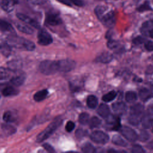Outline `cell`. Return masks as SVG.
Returning <instances> with one entry per match:
<instances>
[{
  "mask_svg": "<svg viewBox=\"0 0 153 153\" xmlns=\"http://www.w3.org/2000/svg\"><path fill=\"white\" fill-rule=\"evenodd\" d=\"M7 42L11 47L23 50L33 51L35 48V45L33 42L18 36H9L7 39Z\"/></svg>",
  "mask_w": 153,
  "mask_h": 153,
  "instance_id": "obj_1",
  "label": "cell"
},
{
  "mask_svg": "<svg viewBox=\"0 0 153 153\" xmlns=\"http://www.w3.org/2000/svg\"><path fill=\"white\" fill-rule=\"evenodd\" d=\"M144 110V106L140 103H136L130 108L128 123L133 126H137L141 121Z\"/></svg>",
  "mask_w": 153,
  "mask_h": 153,
  "instance_id": "obj_2",
  "label": "cell"
},
{
  "mask_svg": "<svg viewBox=\"0 0 153 153\" xmlns=\"http://www.w3.org/2000/svg\"><path fill=\"white\" fill-rule=\"evenodd\" d=\"M62 123V120L60 117L56 118L45 128V130L37 136L36 141L38 142H41L47 139L57 130V128L61 125Z\"/></svg>",
  "mask_w": 153,
  "mask_h": 153,
  "instance_id": "obj_3",
  "label": "cell"
},
{
  "mask_svg": "<svg viewBox=\"0 0 153 153\" xmlns=\"http://www.w3.org/2000/svg\"><path fill=\"white\" fill-rule=\"evenodd\" d=\"M39 69L44 75L54 74L59 71L57 61L44 60L39 64Z\"/></svg>",
  "mask_w": 153,
  "mask_h": 153,
  "instance_id": "obj_4",
  "label": "cell"
},
{
  "mask_svg": "<svg viewBox=\"0 0 153 153\" xmlns=\"http://www.w3.org/2000/svg\"><path fill=\"white\" fill-rule=\"evenodd\" d=\"M102 23L108 27H113L115 24V16L113 11L107 10L99 18Z\"/></svg>",
  "mask_w": 153,
  "mask_h": 153,
  "instance_id": "obj_5",
  "label": "cell"
},
{
  "mask_svg": "<svg viewBox=\"0 0 153 153\" xmlns=\"http://www.w3.org/2000/svg\"><path fill=\"white\" fill-rule=\"evenodd\" d=\"M90 139L95 143L105 144L109 141V136L102 131L96 130L92 132L90 134Z\"/></svg>",
  "mask_w": 153,
  "mask_h": 153,
  "instance_id": "obj_6",
  "label": "cell"
},
{
  "mask_svg": "<svg viewBox=\"0 0 153 153\" xmlns=\"http://www.w3.org/2000/svg\"><path fill=\"white\" fill-rule=\"evenodd\" d=\"M38 42L41 45H48L53 42V38L46 30L40 29L38 33Z\"/></svg>",
  "mask_w": 153,
  "mask_h": 153,
  "instance_id": "obj_7",
  "label": "cell"
},
{
  "mask_svg": "<svg viewBox=\"0 0 153 153\" xmlns=\"http://www.w3.org/2000/svg\"><path fill=\"white\" fill-rule=\"evenodd\" d=\"M120 131L122 135L128 141L133 142H135L137 138V134L136 132L131 128L128 126H123L121 127Z\"/></svg>",
  "mask_w": 153,
  "mask_h": 153,
  "instance_id": "obj_8",
  "label": "cell"
},
{
  "mask_svg": "<svg viewBox=\"0 0 153 153\" xmlns=\"http://www.w3.org/2000/svg\"><path fill=\"white\" fill-rule=\"evenodd\" d=\"M59 71L69 72L72 70L75 66V62L71 59H63L57 61Z\"/></svg>",
  "mask_w": 153,
  "mask_h": 153,
  "instance_id": "obj_9",
  "label": "cell"
},
{
  "mask_svg": "<svg viewBox=\"0 0 153 153\" xmlns=\"http://www.w3.org/2000/svg\"><path fill=\"white\" fill-rule=\"evenodd\" d=\"M62 20L59 14L55 12H49L45 16V23L50 26H57L61 24Z\"/></svg>",
  "mask_w": 153,
  "mask_h": 153,
  "instance_id": "obj_10",
  "label": "cell"
},
{
  "mask_svg": "<svg viewBox=\"0 0 153 153\" xmlns=\"http://www.w3.org/2000/svg\"><path fill=\"white\" fill-rule=\"evenodd\" d=\"M120 121V118L117 115L114 116L109 115L106 118V124L110 127L109 128L111 130L117 131L120 129L121 127Z\"/></svg>",
  "mask_w": 153,
  "mask_h": 153,
  "instance_id": "obj_11",
  "label": "cell"
},
{
  "mask_svg": "<svg viewBox=\"0 0 153 153\" xmlns=\"http://www.w3.org/2000/svg\"><path fill=\"white\" fill-rule=\"evenodd\" d=\"M17 3L18 0H0V7L5 11L9 13L14 10Z\"/></svg>",
  "mask_w": 153,
  "mask_h": 153,
  "instance_id": "obj_12",
  "label": "cell"
},
{
  "mask_svg": "<svg viewBox=\"0 0 153 153\" xmlns=\"http://www.w3.org/2000/svg\"><path fill=\"white\" fill-rule=\"evenodd\" d=\"M140 122L145 128H150L153 124L152 113L150 111H148L142 115Z\"/></svg>",
  "mask_w": 153,
  "mask_h": 153,
  "instance_id": "obj_13",
  "label": "cell"
},
{
  "mask_svg": "<svg viewBox=\"0 0 153 153\" xmlns=\"http://www.w3.org/2000/svg\"><path fill=\"white\" fill-rule=\"evenodd\" d=\"M16 16L20 20H22L23 22L32 26V27L37 28V29L40 28V26H39V23L38 22H36V20H35L34 19L30 18V17H29V16H26L24 14H22V13H17L16 14Z\"/></svg>",
  "mask_w": 153,
  "mask_h": 153,
  "instance_id": "obj_14",
  "label": "cell"
},
{
  "mask_svg": "<svg viewBox=\"0 0 153 153\" xmlns=\"http://www.w3.org/2000/svg\"><path fill=\"white\" fill-rule=\"evenodd\" d=\"M112 108L117 115H123L126 112L127 106L123 102H117L112 104Z\"/></svg>",
  "mask_w": 153,
  "mask_h": 153,
  "instance_id": "obj_15",
  "label": "cell"
},
{
  "mask_svg": "<svg viewBox=\"0 0 153 153\" xmlns=\"http://www.w3.org/2000/svg\"><path fill=\"white\" fill-rule=\"evenodd\" d=\"M139 96L143 102H146L153 97V93L146 88H142L139 91Z\"/></svg>",
  "mask_w": 153,
  "mask_h": 153,
  "instance_id": "obj_16",
  "label": "cell"
},
{
  "mask_svg": "<svg viewBox=\"0 0 153 153\" xmlns=\"http://www.w3.org/2000/svg\"><path fill=\"white\" fill-rule=\"evenodd\" d=\"M97 112L100 117L104 118H106L110 115V109L109 106L104 103H102L99 105Z\"/></svg>",
  "mask_w": 153,
  "mask_h": 153,
  "instance_id": "obj_17",
  "label": "cell"
},
{
  "mask_svg": "<svg viewBox=\"0 0 153 153\" xmlns=\"http://www.w3.org/2000/svg\"><path fill=\"white\" fill-rule=\"evenodd\" d=\"M113 56L111 53L105 52L100 54L99 56H97L96 58V61L103 63H107L111 62Z\"/></svg>",
  "mask_w": 153,
  "mask_h": 153,
  "instance_id": "obj_18",
  "label": "cell"
},
{
  "mask_svg": "<svg viewBox=\"0 0 153 153\" xmlns=\"http://www.w3.org/2000/svg\"><path fill=\"white\" fill-rule=\"evenodd\" d=\"M25 80V75L21 74L12 77L10 80V82L14 85L20 86L24 82Z\"/></svg>",
  "mask_w": 153,
  "mask_h": 153,
  "instance_id": "obj_19",
  "label": "cell"
},
{
  "mask_svg": "<svg viewBox=\"0 0 153 153\" xmlns=\"http://www.w3.org/2000/svg\"><path fill=\"white\" fill-rule=\"evenodd\" d=\"M11 46L7 42H2L0 44V51L3 55L5 56H8L11 54Z\"/></svg>",
  "mask_w": 153,
  "mask_h": 153,
  "instance_id": "obj_20",
  "label": "cell"
},
{
  "mask_svg": "<svg viewBox=\"0 0 153 153\" xmlns=\"http://www.w3.org/2000/svg\"><path fill=\"white\" fill-rule=\"evenodd\" d=\"M0 30L1 32H7L14 31V29L10 23H9L8 22L0 19Z\"/></svg>",
  "mask_w": 153,
  "mask_h": 153,
  "instance_id": "obj_21",
  "label": "cell"
},
{
  "mask_svg": "<svg viewBox=\"0 0 153 153\" xmlns=\"http://www.w3.org/2000/svg\"><path fill=\"white\" fill-rule=\"evenodd\" d=\"M112 142L114 144L120 146H126L127 145V142L119 135L115 134L112 137Z\"/></svg>",
  "mask_w": 153,
  "mask_h": 153,
  "instance_id": "obj_22",
  "label": "cell"
},
{
  "mask_svg": "<svg viewBox=\"0 0 153 153\" xmlns=\"http://www.w3.org/2000/svg\"><path fill=\"white\" fill-rule=\"evenodd\" d=\"M98 103L97 98L94 95H90L87 99V105L91 109L95 108Z\"/></svg>",
  "mask_w": 153,
  "mask_h": 153,
  "instance_id": "obj_23",
  "label": "cell"
},
{
  "mask_svg": "<svg viewBox=\"0 0 153 153\" xmlns=\"http://www.w3.org/2000/svg\"><path fill=\"white\" fill-rule=\"evenodd\" d=\"M48 92L47 90H42L36 93L33 96V99L36 102H40L46 98Z\"/></svg>",
  "mask_w": 153,
  "mask_h": 153,
  "instance_id": "obj_24",
  "label": "cell"
},
{
  "mask_svg": "<svg viewBox=\"0 0 153 153\" xmlns=\"http://www.w3.org/2000/svg\"><path fill=\"white\" fill-rule=\"evenodd\" d=\"M16 26L17 28L18 29V30H19L20 31L27 33V34H32L33 32V29H32L30 27L26 25H24V24H22V23H17L16 24Z\"/></svg>",
  "mask_w": 153,
  "mask_h": 153,
  "instance_id": "obj_25",
  "label": "cell"
},
{
  "mask_svg": "<svg viewBox=\"0 0 153 153\" xmlns=\"http://www.w3.org/2000/svg\"><path fill=\"white\" fill-rule=\"evenodd\" d=\"M137 94L135 92L128 91L125 94V99L128 103H133L137 100Z\"/></svg>",
  "mask_w": 153,
  "mask_h": 153,
  "instance_id": "obj_26",
  "label": "cell"
},
{
  "mask_svg": "<svg viewBox=\"0 0 153 153\" xmlns=\"http://www.w3.org/2000/svg\"><path fill=\"white\" fill-rule=\"evenodd\" d=\"M17 93H18V90L13 87H6L2 90V94L4 96L16 95Z\"/></svg>",
  "mask_w": 153,
  "mask_h": 153,
  "instance_id": "obj_27",
  "label": "cell"
},
{
  "mask_svg": "<svg viewBox=\"0 0 153 153\" xmlns=\"http://www.w3.org/2000/svg\"><path fill=\"white\" fill-rule=\"evenodd\" d=\"M11 75V70L0 67V81L8 79Z\"/></svg>",
  "mask_w": 153,
  "mask_h": 153,
  "instance_id": "obj_28",
  "label": "cell"
},
{
  "mask_svg": "<svg viewBox=\"0 0 153 153\" xmlns=\"http://www.w3.org/2000/svg\"><path fill=\"white\" fill-rule=\"evenodd\" d=\"M117 96V93L115 91H111L105 94L102 97V100L105 102H109L113 100Z\"/></svg>",
  "mask_w": 153,
  "mask_h": 153,
  "instance_id": "obj_29",
  "label": "cell"
},
{
  "mask_svg": "<svg viewBox=\"0 0 153 153\" xmlns=\"http://www.w3.org/2000/svg\"><path fill=\"white\" fill-rule=\"evenodd\" d=\"M101 120L97 117H92L89 121V125L90 128H96L98 127L101 125Z\"/></svg>",
  "mask_w": 153,
  "mask_h": 153,
  "instance_id": "obj_30",
  "label": "cell"
},
{
  "mask_svg": "<svg viewBox=\"0 0 153 153\" xmlns=\"http://www.w3.org/2000/svg\"><path fill=\"white\" fill-rule=\"evenodd\" d=\"M79 122L83 125L87 124L90 121L89 114L86 112L81 113L79 116Z\"/></svg>",
  "mask_w": 153,
  "mask_h": 153,
  "instance_id": "obj_31",
  "label": "cell"
},
{
  "mask_svg": "<svg viewBox=\"0 0 153 153\" xmlns=\"http://www.w3.org/2000/svg\"><path fill=\"white\" fill-rule=\"evenodd\" d=\"M82 151L85 153H93L96 152V149L91 143H85L82 146Z\"/></svg>",
  "mask_w": 153,
  "mask_h": 153,
  "instance_id": "obj_32",
  "label": "cell"
},
{
  "mask_svg": "<svg viewBox=\"0 0 153 153\" xmlns=\"http://www.w3.org/2000/svg\"><path fill=\"white\" fill-rule=\"evenodd\" d=\"M107 46L110 49L115 50L120 47V43L112 39H109L107 42Z\"/></svg>",
  "mask_w": 153,
  "mask_h": 153,
  "instance_id": "obj_33",
  "label": "cell"
},
{
  "mask_svg": "<svg viewBox=\"0 0 153 153\" xmlns=\"http://www.w3.org/2000/svg\"><path fill=\"white\" fill-rule=\"evenodd\" d=\"M149 137L150 135L149 133L145 130H142L140 131V133L139 134V139L142 142H145L149 139Z\"/></svg>",
  "mask_w": 153,
  "mask_h": 153,
  "instance_id": "obj_34",
  "label": "cell"
},
{
  "mask_svg": "<svg viewBox=\"0 0 153 153\" xmlns=\"http://www.w3.org/2000/svg\"><path fill=\"white\" fill-rule=\"evenodd\" d=\"M152 8L151 6L149 5V4L148 2H145L144 4H142L140 6H139L137 8V11L139 12H143L145 11H148V10H151Z\"/></svg>",
  "mask_w": 153,
  "mask_h": 153,
  "instance_id": "obj_35",
  "label": "cell"
},
{
  "mask_svg": "<svg viewBox=\"0 0 153 153\" xmlns=\"http://www.w3.org/2000/svg\"><path fill=\"white\" fill-rule=\"evenodd\" d=\"M87 135V131L82 128H78L75 131V136L78 139H82Z\"/></svg>",
  "mask_w": 153,
  "mask_h": 153,
  "instance_id": "obj_36",
  "label": "cell"
},
{
  "mask_svg": "<svg viewBox=\"0 0 153 153\" xmlns=\"http://www.w3.org/2000/svg\"><path fill=\"white\" fill-rule=\"evenodd\" d=\"M3 119L5 122H11L13 121V117L12 113L10 111H7L4 113L3 115Z\"/></svg>",
  "mask_w": 153,
  "mask_h": 153,
  "instance_id": "obj_37",
  "label": "cell"
},
{
  "mask_svg": "<svg viewBox=\"0 0 153 153\" xmlns=\"http://www.w3.org/2000/svg\"><path fill=\"white\" fill-rule=\"evenodd\" d=\"M131 152L134 153H140L145 152V151L142 148V147L139 145H134L131 148Z\"/></svg>",
  "mask_w": 153,
  "mask_h": 153,
  "instance_id": "obj_38",
  "label": "cell"
},
{
  "mask_svg": "<svg viewBox=\"0 0 153 153\" xmlns=\"http://www.w3.org/2000/svg\"><path fill=\"white\" fill-rule=\"evenodd\" d=\"M75 126L74 123L71 121H69L66 124V126H65L66 130L68 132H70V131L73 130V129L75 128Z\"/></svg>",
  "mask_w": 153,
  "mask_h": 153,
  "instance_id": "obj_39",
  "label": "cell"
},
{
  "mask_svg": "<svg viewBox=\"0 0 153 153\" xmlns=\"http://www.w3.org/2000/svg\"><path fill=\"white\" fill-rule=\"evenodd\" d=\"M145 41V39L143 36H138L133 39V43L136 45H139L143 43Z\"/></svg>",
  "mask_w": 153,
  "mask_h": 153,
  "instance_id": "obj_40",
  "label": "cell"
},
{
  "mask_svg": "<svg viewBox=\"0 0 153 153\" xmlns=\"http://www.w3.org/2000/svg\"><path fill=\"white\" fill-rule=\"evenodd\" d=\"M145 48L149 51H153V42L148 41L145 43Z\"/></svg>",
  "mask_w": 153,
  "mask_h": 153,
  "instance_id": "obj_41",
  "label": "cell"
},
{
  "mask_svg": "<svg viewBox=\"0 0 153 153\" xmlns=\"http://www.w3.org/2000/svg\"><path fill=\"white\" fill-rule=\"evenodd\" d=\"M3 129L7 133H13L16 131V129L10 126H4Z\"/></svg>",
  "mask_w": 153,
  "mask_h": 153,
  "instance_id": "obj_42",
  "label": "cell"
},
{
  "mask_svg": "<svg viewBox=\"0 0 153 153\" xmlns=\"http://www.w3.org/2000/svg\"><path fill=\"white\" fill-rule=\"evenodd\" d=\"M26 1H27L29 2H30L32 4L40 5V4H44L45 2H47V0H26Z\"/></svg>",
  "mask_w": 153,
  "mask_h": 153,
  "instance_id": "obj_43",
  "label": "cell"
},
{
  "mask_svg": "<svg viewBox=\"0 0 153 153\" xmlns=\"http://www.w3.org/2000/svg\"><path fill=\"white\" fill-rule=\"evenodd\" d=\"M42 146L44 147V148L46 151H47L49 152H55V150L54 149V148H53L50 145H49V144H48V143H45V144H44V145H42Z\"/></svg>",
  "mask_w": 153,
  "mask_h": 153,
  "instance_id": "obj_44",
  "label": "cell"
},
{
  "mask_svg": "<svg viewBox=\"0 0 153 153\" xmlns=\"http://www.w3.org/2000/svg\"><path fill=\"white\" fill-rule=\"evenodd\" d=\"M71 3L78 7H82L84 5V2L82 0H69Z\"/></svg>",
  "mask_w": 153,
  "mask_h": 153,
  "instance_id": "obj_45",
  "label": "cell"
},
{
  "mask_svg": "<svg viewBox=\"0 0 153 153\" xmlns=\"http://www.w3.org/2000/svg\"><path fill=\"white\" fill-rule=\"evenodd\" d=\"M57 1L60 3H62L65 5H66L70 6V7L72 6V4L69 0H57Z\"/></svg>",
  "mask_w": 153,
  "mask_h": 153,
  "instance_id": "obj_46",
  "label": "cell"
},
{
  "mask_svg": "<svg viewBox=\"0 0 153 153\" xmlns=\"http://www.w3.org/2000/svg\"><path fill=\"white\" fill-rule=\"evenodd\" d=\"M146 147H147L149 149H153V141H151V142H149V143L146 145Z\"/></svg>",
  "mask_w": 153,
  "mask_h": 153,
  "instance_id": "obj_47",
  "label": "cell"
},
{
  "mask_svg": "<svg viewBox=\"0 0 153 153\" xmlns=\"http://www.w3.org/2000/svg\"><path fill=\"white\" fill-rule=\"evenodd\" d=\"M148 35H149V36L151 38H153V29H151V30L149 31Z\"/></svg>",
  "mask_w": 153,
  "mask_h": 153,
  "instance_id": "obj_48",
  "label": "cell"
},
{
  "mask_svg": "<svg viewBox=\"0 0 153 153\" xmlns=\"http://www.w3.org/2000/svg\"><path fill=\"white\" fill-rule=\"evenodd\" d=\"M152 132L153 133V127H152Z\"/></svg>",
  "mask_w": 153,
  "mask_h": 153,
  "instance_id": "obj_49",
  "label": "cell"
},
{
  "mask_svg": "<svg viewBox=\"0 0 153 153\" xmlns=\"http://www.w3.org/2000/svg\"><path fill=\"white\" fill-rule=\"evenodd\" d=\"M152 60H153V56H152Z\"/></svg>",
  "mask_w": 153,
  "mask_h": 153,
  "instance_id": "obj_50",
  "label": "cell"
},
{
  "mask_svg": "<svg viewBox=\"0 0 153 153\" xmlns=\"http://www.w3.org/2000/svg\"><path fill=\"white\" fill-rule=\"evenodd\" d=\"M152 24H153V20H152Z\"/></svg>",
  "mask_w": 153,
  "mask_h": 153,
  "instance_id": "obj_51",
  "label": "cell"
}]
</instances>
